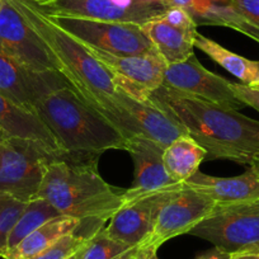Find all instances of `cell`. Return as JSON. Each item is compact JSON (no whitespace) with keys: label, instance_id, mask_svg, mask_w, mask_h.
<instances>
[{"label":"cell","instance_id":"cell-32","mask_svg":"<svg viewBox=\"0 0 259 259\" xmlns=\"http://www.w3.org/2000/svg\"><path fill=\"white\" fill-rule=\"evenodd\" d=\"M7 254H8V241L0 234V256L6 259Z\"/></svg>","mask_w":259,"mask_h":259},{"label":"cell","instance_id":"cell-29","mask_svg":"<svg viewBox=\"0 0 259 259\" xmlns=\"http://www.w3.org/2000/svg\"><path fill=\"white\" fill-rule=\"evenodd\" d=\"M231 253H228V251H224L219 248L210 249V250L205 251L201 255H198L196 259H230Z\"/></svg>","mask_w":259,"mask_h":259},{"label":"cell","instance_id":"cell-41","mask_svg":"<svg viewBox=\"0 0 259 259\" xmlns=\"http://www.w3.org/2000/svg\"><path fill=\"white\" fill-rule=\"evenodd\" d=\"M3 135H4V134H3ZM0 136H2V135H0Z\"/></svg>","mask_w":259,"mask_h":259},{"label":"cell","instance_id":"cell-13","mask_svg":"<svg viewBox=\"0 0 259 259\" xmlns=\"http://www.w3.org/2000/svg\"><path fill=\"white\" fill-rule=\"evenodd\" d=\"M124 150L133 158L135 171L133 186L122 193L123 205L150 194L171 191L183 184L171 181L164 168V148L146 136L136 135L127 139Z\"/></svg>","mask_w":259,"mask_h":259},{"label":"cell","instance_id":"cell-19","mask_svg":"<svg viewBox=\"0 0 259 259\" xmlns=\"http://www.w3.org/2000/svg\"><path fill=\"white\" fill-rule=\"evenodd\" d=\"M0 127L12 138L24 139L42 144L55 151H64L56 139L37 114L22 108L21 106L0 93Z\"/></svg>","mask_w":259,"mask_h":259},{"label":"cell","instance_id":"cell-4","mask_svg":"<svg viewBox=\"0 0 259 259\" xmlns=\"http://www.w3.org/2000/svg\"><path fill=\"white\" fill-rule=\"evenodd\" d=\"M9 2L46 44L59 62L61 75L84 101L99 96H114L117 88L113 75L88 51L85 45L52 23L27 0Z\"/></svg>","mask_w":259,"mask_h":259},{"label":"cell","instance_id":"cell-22","mask_svg":"<svg viewBox=\"0 0 259 259\" xmlns=\"http://www.w3.org/2000/svg\"><path fill=\"white\" fill-rule=\"evenodd\" d=\"M194 47L207 55L212 61L240 80V84L253 87L259 84V61H253L246 57L231 52L218 42L207 38L203 34H196Z\"/></svg>","mask_w":259,"mask_h":259},{"label":"cell","instance_id":"cell-17","mask_svg":"<svg viewBox=\"0 0 259 259\" xmlns=\"http://www.w3.org/2000/svg\"><path fill=\"white\" fill-rule=\"evenodd\" d=\"M184 184L212 200L216 205L259 198V177L250 168L236 177H213L198 170Z\"/></svg>","mask_w":259,"mask_h":259},{"label":"cell","instance_id":"cell-35","mask_svg":"<svg viewBox=\"0 0 259 259\" xmlns=\"http://www.w3.org/2000/svg\"><path fill=\"white\" fill-rule=\"evenodd\" d=\"M81 249H83V248H81ZM81 249L78 251V253L74 254L73 256H70V258H69V259H80V251H81Z\"/></svg>","mask_w":259,"mask_h":259},{"label":"cell","instance_id":"cell-33","mask_svg":"<svg viewBox=\"0 0 259 259\" xmlns=\"http://www.w3.org/2000/svg\"><path fill=\"white\" fill-rule=\"evenodd\" d=\"M249 168H250L251 170H253L254 173L259 177V151L253 156L250 164H249Z\"/></svg>","mask_w":259,"mask_h":259},{"label":"cell","instance_id":"cell-15","mask_svg":"<svg viewBox=\"0 0 259 259\" xmlns=\"http://www.w3.org/2000/svg\"><path fill=\"white\" fill-rule=\"evenodd\" d=\"M166 192L150 194L123 205L109 219V225L104 228V231L130 248L140 246L153 230L159 205Z\"/></svg>","mask_w":259,"mask_h":259},{"label":"cell","instance_id":"cell-20","mask_svg":"<svg viewBox=\"0 0 259 259\" xmlns=\"http://www.w3.org/2000/svg\"><path fill=\"white\" fill-rule=\"evenodd\" d=\"M207 151L189 135H181L163 151V163L174 183H184L198 171Z\"/></svg>","mask_w":259,"mask_h":259},{"label":"cell","instance_id":"cell-6","mask_svg":"<svg viewBox=\"0 0 259 259\" xmlns=\"http://www.w3.org/2000/svg\"><path fill=\"white\" fill-rule=\"evenodd\" d=\"M188 234L231 254L259 251V198L216 205L210 215Z\"/></svg>","mask_w":259,"mask_h":259},{"label":"cell","instance_id":"cell-31","mask_svg":"<svg viewBox=\"0 0 259 259\" xmlns=\"http://www.w3.org/2000/svg\"><path fill=\"white\" fill-rule=\"evenodd\" d=\"M230 259H259V251H239V253L231 254Z\"/></svg>","mask_w":259,"mask_h":259},{"label":"cell","instance_id":"cell-14","mask_svg":"<svg viewBox=\"0 0 259 259\" xmlns=\"http://www.w3.org/2000/svg\"><path fill=\"white\" fill-rule=\"evenodd\" d=\"M70 85L59 73H37L27 69L0 50V93L34 113V107L47 94Z\"/></svg>","mask_w":259,"mask_h":259},{"label":"cell","instance_id":"cell-38","mask_svg":"<svg viewBox=\"0 0 259 259\" xmlns=\"http://www.w3.org/2000/svg\"><path fill=\"white\" fill-rule=\"evenodd\" d=\"M251 88H255V89H259V84H255V85H253Z\"/></svg>","mask_w":259,"mask_h":259},{"label":"cell","instance_id":"cell-8","mask_svg":"<svg viewBox=\"0 0 259 259\" xmlns=\"http://www.w3.org/2000/svg\"><path fill=\"white\" fill-rule=\"evenodd\" d=\"M29 3L45 16L74 17L140 26L163 16L168 9L164 4L149 0H39Z\"/></svg>","mask_w":259,"mask_h":259},{"label":"cell","instance_id":"cell-21","mask_svg":"<svg viewBox=\"0 0 259 259\" xmlns=\"http://www.w3.org/2000/svg\"><path fill=\"white\" fill-rule=\"evenodd\" d=\"M81 220L70 216H59L47 221L37 230L27 235L18 245L8 251L6 259H31L62 236L74 233L80 226Z\"/></svg>","mask_w":259,"mask_h":259},{"label":"cell","instance_id":"cell-2","mask_svg":"<svg viewBox=\"0 0 259 259\" xmlns=\"http://www.w3.org/2000/svg\"><path fill=\"white\" fill-rule=\"evenodd\" d=\"M98 156L61 154L47 165L36 197L64 216L104 224L123 206V198L101 177Z\"/></svg>","mask_w":259,"mask_h":259},{"label":"cell","instance_id":"cell-12","mask_svg":"<svg viewBox=\"0 0 259 259\" xmlns=\"http://www.w3.org/2000/svg\"><path fill=\"white\" fill-rule=\"evenodd\" d=\"M163 87L235 111L245 106L234 93L233 83L203 68L194 54L186 61L168 65Z\"/></svg>","mask_w":259,"mask_h":259},{"label":"cell","instance_id":"cell-3","mask_svg":"<svg viewBox=\"0 0 259 259\" xmlns=\"http://www.w3.org/2000/svg\"><path fill=\"white\" fill-rule=\"evenodd\" d=\"M34 114L66 153L101 155L112 149L124 150L122 134L71 85L44 97L34 107Z\"/></svg>","mask_w":259,"mask_h":259},{"label":"cell","instance_id":"cell-1","mask_svg":"<svg viewBox=\"0 0 259 259\" xmlns=\"http://www.w3.org/2000/svg\"><path fill=\"white\" fill-rule=\"evenodd\" d=\"M197 141L210 159L250 164L259 151V121L235 109L159 87L149 97Z\"/></svg>","mask_w":259,"mask_h":259},{"label":"cell","instance_id":"cell-25","mask_svg":"<svg viewBox=\"0 0 259 259\" xmlns=\"http://www.w3.org/2000/svg\"><path fill=\"white\" fill-rule=\"evenodd\" d=\"M89 238L91 236L75 230L74 233L62 236L31 259H69L85 245Z\"/></svg>","mask_w":259,"mask_h":259},{"label":"cell","instance_id":"cell-26","mask_svg":"<svg viewBox=\"0 0 259 259\" xmlns=\"http://www.w3.org/2000/svg\"><path fill=\"white\" fill-rule=\"evenodd\" d=\"M26 201L14 197L12 194L0 192V234L8 241L12 229L19 220L27 207Z\"/></svg>","mask_w":259,"mask_h":259},{"label":"cell","instance_id":"cell-27","mask_svg":"<svg viewBox=\"0 0 259 259\" xmlns=\"http://www.w3.org/2000/svg\"><path fill=\"white\" fill-rule=\"evenodd\" d=\"M233 91L235 96L243 102L245 106L251 107L259 112V89L244 85L240 83H233Z\"/></svg>","mask_w":259,"mask_h":259},{"label":"cell","instance_id":"cell-34","mask_svg":"<svg viewBox=\"0 0 259 259\" xmlns=\"http://www.w3.org/2000/svg\"><path fill=\"white\" fill-rule=\"evenodd\" d=\"M136 249H138V248L130 249L128 251H126L124 254H122V255L118 256L117 259H134V255H135V253H136Z\"/></svg>","mask_w":259,"mask_h":259},{"label":"cell","instance_id":"cell-28","mask_svg":"<svg viewBox=\"0 0 259 259\" xmlns=\"http://www.w3.org/2000/svg\"><path fill=\"white\" fill-rule=\"evenodd\" d=\"M241 13L259 27V0H234Z\"/></svg>","mask_w":259,"mask_h":259},{"label":"cell","instance_id":"cell-37","mask_svg":"<svg viewBox=\"0 0 259 259\" xmlns=\"http://www.w3.org/2000/svg\"><path fill=\"white\" fill-rule=\"evenodd\" d=\"M149 2H158V3L164 4V0H149ZM164 6H165V4H164ZM165 7H166V6H165Z\"/></svg>","mask_w":259,"mask_h":259},{"label":"cell","instance_id":"cell-23","mask_svg":"<svg viewBox=\"0 0 259 259\" xmlns=\"http://www.w3.org/2000/svg\"><path fill=\"white\" fill-rule=\"evenodd\" d=\"M61 216V213L44 198H33L28 201L27 207L8 236V251L18 245L27 235L46 224L47 221ZM8 255V254H7Z\"/></svg>","mask_w":259,"mask_h":259},{"label":"cell","instance_id":"cell-9","mask_svg":"<svg viewBox=\"0 0 259 259\" xmlns=\"http://www.w3.org/2000/svg\"><path fill=\"white\" fill-rule=\"evenodd\" d=\"M216 203L200 192L182 184L164 194L149 238L140 246L159 249L169 239L188 234L207 218Z\"/></svg>","mask_w":259,"mask_h":259},{"label":"cell","instance_id":"cell-18","mask_svg":"<svg viewBox=\"0 0 259 259\" xmlns=\"http://www.w3.org/2000/svg\"><path fill=\"white\" fill-rule=\"evenodd\" d=\"M141 28L166 65L183 62L194 54L197 29L176 26L161 16L143 24Z\"/></svg>","mask_w":259,"mask_h":259},{"label":"cell","instance_id":"cell-5","mask_svg":"<svg viewBox=\"0 0 259 259\" xmlns=\"http://www.w3.org/2000/svg\"><path fill=\"white\" fill-rule=\"evenodd\" d=\"M66 151L8 135L0 136V192L22 201L36 198L47 165Z\"/></svg>","mask_w":259,"mask_h":259},{"label":"cell","instance_id":"cell-16","mask_svg":"<svg viewBox=\"0 0 259 259\" xmlns=\"http://www.w3.org/2000/svg\"><path fill=\"white\" fill-rule=\"evenodd\" d=\"M114 101L133 117L141 135L153 140L165 149L181 135H186V130L161 111L150 99L140 101L128 96L121 89H116Z\"/></svg>","mask_w":259,"mask_h":259},{"label":"cell","instance_id":"cell-39","mask_svg":"<svg viewBox=\"0 0 259 259\" xmlns=\"http://www.w3.org/2000/svg\"><path fill=\"white\" fill-rule=\"evenodd\" d=\"M3 134H6V133H4L3 130H2V127H0V135H3ZM6 135H7V134H6Z\"/></svg>","mask_w":259,"mask_h":259},{"label":"cell","instance_id":"cell-7","mask_svg":"<svg viewBox=\"0 0 259 259\" xmlns=\"http://www.w3.org/2000/svg\"><path fill=\"white\" fill-rule=\"evenodd\" d=\"M46 17L83 45L107 54L131 56L155 51L140 24L93 21L74 17Z\"/></svg>","mask_w":259,"mask_h":259},{"label":"cell","instance_id":"cell-36","mask_svg":"<svg viewBox=\"0 0 259 259\" xmlns=\"http://www.w3.org/2000/svg\"><path fill=\"white\" fill-rule=\"evenodd\" d=\"M4 4H6V0H0V11H2V9H3Z\"/></svg>","mask_w":259,"mask_h":259},{"label":"cell","instance_id":"cell-40","mask_svg":"<svg viewBox=\"0 0 259 259\" xmlns=\"http://www.w3.org/2000/svg\"><path fill=\"white\" fill-rule=\"evenodd\" d=\"M28 2H39V0H28Z\"/></svg>","mask_w":259,"mask_h":259},{"label":"cell","instance_id":"cell-30","mask_svg":"<svg viewBox=\"0 0 259 259\" xmlns=\"http://www.w3.org/2000/svg\"><path fill=\"white\" fill-rule=\"evenodd\" d=\"M134 259H159L158 249L150 246H138Z\"/></svg>","mask_w":259,"mask_h":259},{"label":"cell","instance_id":"cell-24","mask_svg":"<svg viewBox=\"0 0 259 259\" xmlns=\"http://www.w3.org/2000/svg\"><path fill=\"white\" fill-rule=\"evenodd\" d=\"M130 249L133 248L114 240L104 231V228H102L96 231L83 246L80 259H117Z\"/></svg>","mask_w":259,"mask_h":259},{"label":"cell","instance_id":"cell-10","mask_svg":"<svg viewBox=\"0 0 259 259\" xmlns=\"http://www.w3.org/2000/svg\"><path fill=\"white\" fill-rule=\"evenodd\" d=\"M0 50L32 71L61 74L49 47L9 0L0 11Z\"/></svg>","mask_w":259,"mask_h":259},{"label":"cell","instance_id":"cell-11","mask_svg":"<svg viewBox=\"0 0 259 259\" xmlns=\"http://www.w3.org/2000/svg\"><path fill=\"white\" fill-rule=\"evenodd\" d=\"M88 51L113 75L117 89L140 101H148L154 91L163 85L168 65L158 51L131 56H116L88 47Z\"/></svg>","mask_w":259,"mask_h":259}]
</instances>
